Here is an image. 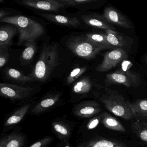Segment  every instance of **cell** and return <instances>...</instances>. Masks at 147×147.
<instances>
[{
    "instance_id": "obj_1",
    "label": "cell",
    "mask_w": 147,
    "mask_h": 147,
    "mask_svg": "<svg viewBox=\"0 0 147 147\" xmlns=\"http://www.w3.org/2000/svg\"><path fill=\"white\" fill-rule=\"evenodd\" d=\"M0 21L17 27L19 32L18 45H21L30 40H36L45 32L44 28L41 24L25 16H8L0 20Z\"/></svg>"
},
{
    "instance_id": "obj_2",
    "label": "cell",
    "mask_w": 147,
    "mask_h": 147,
    "mask_svg": "<svg viewBox=\"0 0 147 147\" xmlns=\"http://www.w3.org/2000/svg\"><path fill=\"white\" fill-rule=\"evenodd\" d=\"M59 62V53L57 44L45 45L35 65L32 78L45 82L51 75Z\"/></svg>"
},
{
    "instance_id": "obj_3",
    "label": "cell",
    "mask_w": 147,
    "mask_h": 147,
    "mask_svg": "<svg viewBox=\"0 0 147 147\" xmlns=\"http://www.w3.org/2000/svg\"><path fill=\"white\" fill-rule=\"evenodd\" d=\"M101 88L102 91L97 92L95 96L109 111L125 120L133 117L129 101H126L122 94L107 88Z\"/></svg>"
},
{
    "instance_id": "obj_4",
    "label": "cell",
    "mask_w": 147,
    "mask_h": 147,
    "mask_svg": "<svg viewBox=\"0 0 147 147\" xmlns=\"http://www.w3.org/2000/svg\"><path fill=\"white\" fill-rule=\"evenodd\" d=\"M66 45L75 55L86 60L94 59L100 51L105 50L82 36L70 37Z\"/></svg>"
},
{
    "instance_id": "obj_5",
    "label": "cell",
    "mask_w": 147,
    "mask_h": 147,
    "mask_svg": "<svg viewBox=\"0 0 147 147\" xmlns=\"http://www.w3.org/2000/svg\"><path fill=\"white\" fill-rule=\"evenodd\" d=\"M141 82L140 76L130 70L119 69L106 76L105 83L107 86L121 84L127 88L137 87Z\"/></svg>"
},
{
    "instance_id": "obj_6",
    "label": "cell",
    "mask_w": 147,
    "mask_h": 147,
    "mask_svg": "<svg viewBox=\"0 0 147 147\" xmlns=\"http://www.w3.org/2000/svg\"><path fill=\"white\" fill-rule=\"evenodd\" d=\"M34 89L15 84L1 83L0 84V95L13 101H18L28 98L31 95Z\"/></svg>"
},
{
    "instance_id": "obj_7",
    "label": "cell",
    "mask_w": 147,
    "mask_h": 147,
    "mask_svg": "<svg viewBox=\"0 0 147 147\" xmlns=\"http://www.w3.org/2000/svg\"><path fill=\"white\" fill-rule=\"evenodd\" d=\"M104 59L95 69L98 72L103 73L114 68L119 63L128 58L127 52L124 50L115 48L103 55Z\"/></svg>"
},
{
    "instance_id": "obj_8",
    "label": "cell",
    "mask_w": 147,
    "mask_h": 147,
    "mask_svg": "<svg viewBox=\"0 0 147 147\" xmlns=\"http://www.w3.org/2000/svg\"><path fill=\"white\" fill-rule=\"evenodd\" d=\"M20 3L27 7L47 11L58 12L66 7L59 0H22Z\"/></svg>"
},
{
    "instance_id": "obj_9",
    "label": "cell",
    "mask_w": 147,
    "mask_h": 147,
    "mask_svg": "<svg viewBox=\"0 0 147 147\" xmlns=\"http://www.w3.org/2000/svg\"><path fill=\"white\" fill-rule=\"evenodd\" d=\"M100 105L94 100H87L77 104L73 109L75 116L80 118H90L100 113Z\"/></svg>"
},
{
    "instance_id": "obj_10",
    "label": "cell",
    "mask_w": 147,
    "mask_h": 147,
    "mask_svg": "<svg viewBox=\"0 0 147 147\" xmlns=\"http://www.w3.org/2000/svg\"><path fill=\"white\" fill-rule=\"evenodd\" d=\"M105 33L108 43L113 49L119 48L127 52L129 51L133 42L132 38L115 31L106 30Z\"/></svg>"
},
{
    "instance_id": "obj_11",
    "label": "cell",
    "mask_w": 147,
    "mask_h": 147,
    "mask_svg": "<svg viewBox=\"0 0 147 147\" xmlns=\"http://www.w3.org/2000/svg\"><path fill=\"white\" fill-rule=\"evenodd\" d=\"M103 16L111 24L125 29H130L131 26L127 18L112 7H107L104 11Z\"/></svg>"
},
{
    "instance_id": "obj_12",
    "label": "cell",
    "mask_w": 147,
    "mask_h": 147,
    "mask_svg": "<svg viewBox=\"0 0 147 147\" xmlns=\"http://www.w3.org/2000/svg\"><path fill=\"white\" fill-rule=\"evenodd\" d=\"M41 16L49 22L68 28H77L81 26L80 21L76 17L50 13H43L41 14Z\"/></svg>"
},
{
    "instance_id": "obj_13",
    "label": "cell",
    "mask_w": 147,
    "mask_h": 147,
    "mask_svg": "<svg viewBox=\"0 0 147 147\" xmlns=\"http://www.w3.org/2000/svg\"><path fill=\"white\" fill-rule=\"evenodd\" d=\"M61 96L60 93L51 94L45 96L32 107L30 114L32 115H38L51 109L58 103Z\"/></svg>"
},
{
    "instance_id": "obj_14",
    "label": "cell",
    "mask_w": 147,
    "mask_h": 147,
    "mask_svg": "<svg viewBox=\"0 0 147 147\" xmlns=\"http://www.w3.org/2000/svg\"><path fill=\"white\" fill-rule=\"evenodd\" d=\"M82 20L91 27L116 31L115 27L109 23L104 16L97 14H89L81 16Z\"/></svg>"
},
{
    "instance_id": "obj_15",
    "label": "cell",
    "mask_w": 147,
    "mask_h": 147,
    "mask_svg": "<svg viewBox=\"0 0 147 147\" xmlns=\"http://www.w3.org/2000/svg\"><path fill=\"white\" fill-rule=\"evenodd\" d=\"M32 105V102H28L12 113L5 121L4 128L11 129L20 123L29 112Z\"/></svg>"
},
{
    "instance_id": "obj_16",
    "label": "cell",
    "mask_w": 147,
    "mask_h": 147,
    "mask_svg": "<svg viewBox=\"0 0 147 147\" xmlns=\"http://www.w3.org/2000/svg\"><path fill=\"white\" fill-rule=\"evenodd\" d=\"M77 147H126L123 143L114 139L102 137L94 138L82 143Z\"/></svg>"
},
{
    "instance_id": "obj_17",
    "label": "cell",
    "mask_w": 147,
    "mask_h": 147,
    "mask_svg": "<svg viewBox=\"0 0 147 147\" xmlns=\"http://www.w3.org/2000/svg\"><path fill=\"white\" fill-rule=\"evenodd\" d=\"M26 141V136L24 134L13 132L1 138L0 147H23Z\"/></svg>"
},
{
    "instance_id": "obj_18",
    "label": "cell",
    "mask_w": 147,
    "mask_h": 147,
    "mask_svg": "<svg viewBox=\"0 0 147 147\" xmlns=\"http://www.w3.org/2000/svg\"><path fill=\"white\" fill-rule=\"evenodd\" d=\"M18 32L14 25H3L0 28V48H8L12 43V39Z\"/></svg>"
},
{
    "instance_id": "obj_19",
    "label": "cell",
    "mask_w": 147,
    "mask_h": 147,
    "mask_svg": "<svg viewBox=\"0 0 147 147\" xmlns=\"http://www.w3.org/2000/svg\"><path fill=\"white\" fill-rule=\"evenodd\" d=\"M5 74L8 79L21 85H25L34 80L32 77L25 75L20 71L11 68L7 67L5 69Z\"/></svg>"
},
{
    "instance_id": "obj_20",
    "label": "cell",
    "mask_w": 147,
    "mask_h": 147,
    "mask_svg": "<svg viewBox=\"0 0 147 147\" xmlns=\"http://www.w3.org/2000/svg\"><path fill=\"white\" fill-rule=\"evenodd\" d=\"M101 122L107 129L115 131L125 132L126 131L123 125L117 119L107 112H104Z\"/></svg>"
},
{
    "instance_id": "obj_21",
    "label": "cell",
    "mask_w": 147,
    "mask_h": 147,
    "mask_svg": "<svg viewBox=\"0 0 147 147\" xmlns=\"http://www.w3.org/2000/svg\"><path fill=\"white\" fill-rule=\"evenodd\" d=\"M52 128L60 139L68 142L71 136V129L69 126L62 121H56L52 123Z\"/></svg>"
},
{
    "instance_id": "obj_22",
    "label": "cell",
    "mask_w": 147,
    "mask_h": 147,
    "mask_svg": "<svg viewBox=\"0 0 147 147\" xmlns=\"http://www.w3.org/2000/svg\"><path fill=\"white\" fill-rule=\"evenodd\" d=\"M92 87L90 78L84 76L76 82L73 86V93L77 95H85L88 94Z\"/></svg>"
},
{
    "instance_id": "obj_23",
    "label": "cell",
    "mask_w": 147,
    "mask_h": 147,
    "mask_svg": "<svg viewBox=\"0 0 147 147\" xmlns=\"http://www.w3.org/2000/svg\"><path fill=\"white\" fill-rule=\"evenodd\" d=\"M133 117L147 118V99H138L133 102H129Z\"/></svg>"
},
{
    "instance_id": "obj_24",
    "label": "cell",
    "mask_w": 147,
    "mask_h": 147,
    "mask_svg": "<svg viewBox=\"0 0 147 147\" xmlns=\"http://www.w3.org/2000/svg\"><path fill=\"white\" fill-rule=\"evenodd\" d=\"M24 45L26 46V48L20 56V60L23 65L28 64L31 61L36 51L35 40L27 41Z\"/></svg>"
},
{
    "instance_id": "obj_25",
    "label": "cell",
    "mask_w": 147,
    "mask_h": 147,
    "mask_svg": "<svg viewBox=\"0 0 147 147\" xmlns=\"http://www.w3.org/2000/svg\"><path fill=\"white\" fill-rule=\"evenodd\" d=\"M85 36L95 44L104 48L105 49H113L107 40V36L105 33L91 32L86 33Z\"/></svg>"
},
{
    "instance_id": "obj_26",
    "label": "cell",
    "mask_w": 147,
    "mask_h": 147,
    "mask_svg": "<svg viewBox=\"0 0 147 147\" xmlns=\"http://www.w3.org/2000/svg\"><path fill=\"white\" fill-rule=\"evenodd\" d=\"M131 129L139 139L147 144V125L136 121L131 125Z\"/></svg>"
},
{
    "instance_id": "obj_27",
    "label": "cell",
    "mask_w": 147,
    "mask_h": 147,
    "mask_svg": "<svg viewBox=\"0 0 147 147\" xmlns=\"http://www.w3.org/2000/svg\"><path fill=\"white\" fill-rule=\"evenodd\" d=\"M86 67H82L74 69L69 74L67 78V82L68 84H71L75 81L81 76L82 75L86 70Z\"/></svg>"
},
{
    "instance_id": "obj_28",
    "label": "cell",
    "mask_w": 147,
    "mask_h": 147,
    "mask_svg": "<svg viewBox=\"0 0 147 147\" xmlns=\"http://www.w3.org/2000/svg\"><path fill=\"white\" fill-rule=\"evenodd\" d=\"M102 117L103 113H101L91 119L87 125L88 129L92 130L97 127L102 120Z\"/></svg>"
},
{
    "instance_id": "obj_29",
    "label": "cell",
    "mask_w": 147,
    "mask_h": 147,
    "mask_svg": "<svg viewBox=\"0 0 147 147\" xmlns=\"http://www.w3.org/2000/svg\"><path fill=\"white\" fill-rule=\"evenodd\" d=\"M53 140L52 137H46L38 140L28 147H46L51 144Z\"/></svg>"
},
{
    "instance_id": "obj_30",
    "label": "cell",
    "mask_w": 147,
    "mask_h": 147,
    "mask_svg": "<svg viewBox=\"0 0 147 147\" xmlns=\"http://www.w3.org/2000/svg\"><path fill=\"white\" fill-rule=\"evenodd\" d=\"M8 48H0V67H4L9 59Z\"/></svg>"
},
{
    "instance_id": "obj_31",
    "label": "cell",
    "mask_w": 147,
    "mask_h": 147,
    "mask_svg": "<svg viewBox=\"0 0 147 147\" xmlns=\"http://www.w3.org/2000/svg\"><path fill=\"white\" fill-rule=\"evenodd\" d=\"M10 13L4 9H1L0 10V20L6 17H8V15H10Z\"/></svg>"
},
{
    "instance_id": "obj_32",
    "label": "cell",
    "mask_w": 147,
    "mask_h": 147,
    "mask_svg": "<svg viewBox=\"0 0 147 147\" xmlns=\"http://www.w3.org/2000/svg\"><path fill=\"white\" fill-rule=\"evenodd\" d=\"M142 123H144V124L147 125V118L144 119V120L143 121Z\"/></svg>"
},
{
    "instance_id": "obj_33",
    "label": "cell",
    "mask_w": 147,
    "mask_h": 147,
    "mask_svg": "<svg viewBox=\"0 0 147 147\" xmlns=\"http://www.w3.org/2000/svg\"><path fill=\"white\" fill-rule=\"evenodd\" d=\"M0 2L1 3H4V1H3L2 0H0Z\"/></svg>"
},
{
    "instance_id": "obj_34",
    "label": "cell",
    "mask_w": 147,
    "mask_h": 147,
    "mask_svg": "<svg viewBox=\"0 0 147 147\" xmlns=\"http://www.w3.org/2000/svg\"><path fill=\"white\" fill-rule=\"evenodd\" d=\"M64 147H70V146H68V145H66V146H64Z\"/></svg>"
},
{
    "instance_id": "obj_35",
    "label": "cell",
    "mask_w": 147,
    "mask_h": 147,
    "mask_svg": "<svg viewBox=\"0 0 147 147\" xmlns=\"http://www.w3.org/2000/svg\"><path fill=\"white\" fill-rule=\"evenodd\" d=\"M146 64H147V57H146Z\"/></svg>"
}]
</instances>
